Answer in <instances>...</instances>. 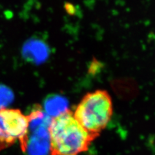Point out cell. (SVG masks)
I'll return each mask as SVG.
<instances>
[{"instance_id": "277c9868", "label": "cell", "mask_w": 155, "mask_h": 155, "mask_svg": "<svg viewBox=\"0 0 155 155\" xmlns=\"http://www.w3.org/2000/svg\"><path fill=\"white\" fill-rule=\"evenodd\" d=\"M21 54L27 62L40 64L47 60L49 54V48L43 41L32 38L24 43Z\"/></svg>"}, {"instance_id": "8992f818", "label": "cell", "mask_w": 155, "mask_h": 155, "mask_svg": "<svg viewBox=\"0 0 155 155\" xmlns=\"http://www.w3.org/2000/svg\"><path fill=\"white\" fill-rule=\"evenodd\" d=\"M14 99L12 91L7 87L0 84V110L5 109Z\"/></svg>"}, {"instance_id": "7a4b0ae2", "label": "cell", "mask_w": 155, "mask_h": 155, "mask_svg": "<svg viewBox=\"0 0 155 155\" xmlns=\"http://www.w3.org/2000/svg\"><path fill=\"white\" fill-rule=\"evenodd\" d=\"M113 113V101L107 91L96 90L83 97L73 115L87 131L99 135L107 126Z\"/></svg>"}, {"instance_id": "6da1fadb", "label": "cell", "mask_w": 155, "mask_h": 155, "mask_svg": "<svg viewBox=\"0 0 155 155\" xmlns=\"http://www.w3.org/2000/svg\"><path fill=\"white\" fill-rule=\"evenodd\" d=\"M48 134L51 155H79L98 137L82 127L70 110L52 119Z\"/></svg>"}, {"instance_id": "3957f363", "label": "cell", "mask_w": 155, "mask_h": 155, "mask_svg": "<svg viewBox=\"0 0 155 155\" xmlns=\"http://www.w3.org/2000/svg\"><path fill=\"white\" fill-rule=\"evenodd\" d=\"M28 119L18 109L0 110V150L19 141L23 151L28 140Z\"/></svg>"}, {"instance_id": "5b68a950", "label": "cell", "mask_w": 155, "mask_h": 155, "mask_svg": "<svg viewBox=\"0 0 155 155\" xmlns=\"http://www.w3.org/2000/svg\"><path fill=\"white\" fill-rule=\"evenodd\" d=\"M43 108L45 112L52 118L69 110L67 99L59 95L48 96L43 103Z\"/></svg>"}]
</instances>
